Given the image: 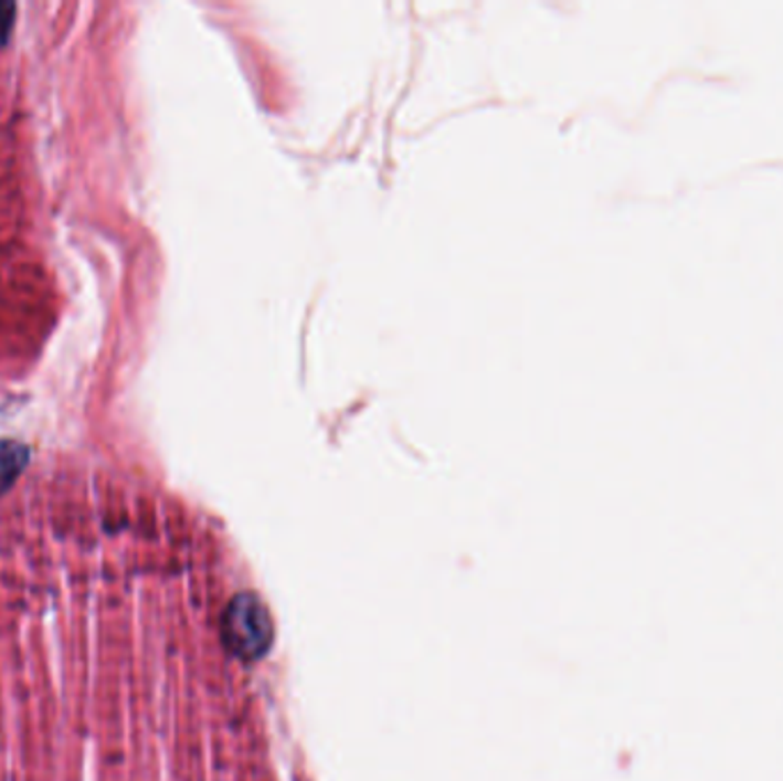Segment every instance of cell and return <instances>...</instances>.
Returning a JSON list of instances; mask_svg holds the SVG:
<instances>
[{
  "instance_id": "obj_1",
  "label": "cell",
  "mask_w": 783,
  "mask_h": 781,
  "mask_svg": "<svg viewBox=\"0 0 783 781\" xmlns=\"http://www.w3.org/2000/svg\"><path fill=\"white\" fill-rule=\"evenodd\" d=\"M223 640L245 661H260L273 644V621L257 593H239L223 616Z\"/></svg>"
},
{
  "instance_id": "obj_3",
  "label": "cell",
  "mask_w": 783,
  "mask_h": 781,
  "mask_svg": "<svg viewBox=\"0 0 783 781\" xmlns=\"http://www.w3.org/2000/svg\"><path fill=\"white\" fill-rule=\"evenodd\" d=\"M14 14H17V8L14 3H0V46H3L12 33V25H14Z\"/></svg>"
},
{
  "instance_id": "obj_2",
  "label": "cell",
  "mask_w": 783,
  "mask_h": 781,
  "mask_svg": "<svg viewBox=\"0 0 783 781\" xmlns=\"http://www.w3.org/2000/svg\"><path fill=\"white\" fill-rule=\"evenodd\" d=\"M30 463V450L17 441H0V495L8 493Z\"/></svg>"
}]
</instances>
